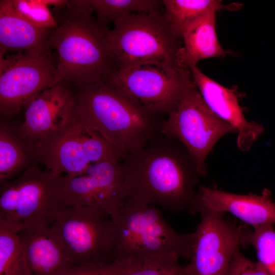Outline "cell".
Masks as SVG:
<instances>
[{
    "label": "cell",
    "mask_w": 275,
    "mask_h": 275,
    "mask_svg": "<svg viewBox=\"0 0 275 275\" xmlns=\"http://www.w3.org/2000/svg\"><path fill=\"white\" fill-rule=\"evenodd\" d=\"M121 163L126 198L158 205L172 212H198L201 176L193 157L177 140L160 134Z\"/></svg>",
    "instance_id": "1"
},
{
    "label": "cell",
    "mask_w": 275,
    "mask_h": 275,
    "mask_svg": "<svg viewBox=\"0 0 275 275\" xmlns=\"http://www.w3.org/2000/svg\"><path fill=\"white\" fill-rule=\"evenodd\" d=\"M56 11L58 26L49 39L50 48L56 51L53 85L79 87L108 80L117 70L104 43L108 29L97 24L88 0L68 1Z\"/></svg>",
    "instance_id": "2"
},
{
    "label": "cell",
    "mask_w": 275,
    "mask_h": 275,
    "mask_svg": "<svg viewBox=\"0 0 275 275\" xmlns=\"http://www.w3.org/2000/svg\"><path fill=\"white\" fill-rule=\"evenodd\" d=\"M75 115L123 155L140 150L160 135L163 120L109 81L74 87Z\"/></svg>",
    "instance_id": "3"
},
{
    "label": "cell",
    "mask_w": 275,
    "mask_h": 275,
    "mask_svg": "<svg viewBox=\"0 0 275 275\" xmlns=\"http://www.w3.org/2000/svg\"><path fill=\"white\" fill-rule=\"evenodd\" d=\"M111 219L114 234L113 261L143 262L169 256L189 259L192 233L175 230L155 206L128 198Z\"/></svg>",
    "instance_id": "4"
},
{
    "label": "cell",
    "mask_w": 275,
    "mask_h": 275,
    "mask_svg": "<svg viewBox=\"0 0 275 275\" xmlns=\"http://www.w3.org/2000/svg\"><path fill=\"white\" fill-rule=\"evenodd\" d=\"M106 31L104 43L117 70L144 64L182 67V40L172 32L159 12L124 15Z\"/></svg>",
    "instance_id": "5"
},
{
    "label": "cell",
    "mask_w": 275,
    "mask_h": 275,
    "mask_svg": "<svg viewBox=\"0 0 275 275\" xmlns=\"http://www.w3.org/2000/svg\"><path fill=\"white\" fill-rule=\"evenodd\" d=\"M58 177L35 165L1 184L0 226L17 233L34 226H49L67 206Z\"/></svg>",
    "instance_id": "6"
},
{
    "label": "cell",
    "mask_w": 275,
    "mask_h": 275,
    "mask_svg": "<svg viewBox=\"0 0 275 275\" xmlns=\"http://www.w3.org/2000/svg\"><path fill=\"white\" fill-rule=\"evenodd\" d=\"M49 227L74 266L113 261V225L106 212L94 207L67 206Z\"/></svg>",
    "instance_id": "7"
},
{
    "label": "cell",
    "mask_w": 275,
    "mask_h": 275,
    "mask_svg": "<svg viewBox=\"0 0 275 275\" xmlns=\"http://www.w3.org/2000/svg\"><path fill=\"white\" fill-rule=\"evenodd\" d=\"M160 132L185 147L204 177L206 159L215 144L223 136L237 131L209 108L192 80L176 108L163 120Z\"/></svg>",
    "instance_id": "8"
},
{
    "label": "cell",
    "mask_w": 275,
    "mask_h": 275,
    "mask_svg": "<svg viewBox=\"0 0 275 275\" xmlns=\"http://www.w3.org/2000/svg\"><path fill=\"white\" fill-rule=\"evenodd\" d=\"M40 163L54 176L80 175L91 165L121 161L123 155L99 133L82 123L75 113L62 131L38 147Z\"/></svg>",
    "instance_id": "9"
},
{
    "label": "cell",
    "mask_w": 275,
    "mask_h": 275,
    "mask_svg": "<svg viewBox=\"0 0 275 275\" xmlns=\"http://www.w3.org/2000/svg\"><path fill=\"white\" fill-rule=\"evenodd\" d=\"M51 51L0 54L1 117L14 120L38 95L53 86L56 61Z\"/></svg>",
    "instance_id": "10"
},
{
    "label": "cell",
    "mask_w": 275,
    "mask_h": 275,
    "mask_svg": "<svg viewBox=\"0 0 275 275\" xmlns=\"http://www.w3.org/2000/svg\"><path fill=\"white\" fill-rule=\"evenodd\" d=\"M192 80L189 68L144 64L117 70L107 81L125 91L150 113L169 115Z\"/></svg>",
    "instance_id": "11"
},
{
    "label": "cell",
    "mask_w": 275,
    "mask_h": 275,
    "mask_svg": "<svg viewBox=\"0 0 275 275\" xmlns=\"http://www.w3.org/2000/svg\"><path fill=\"white\" fill-rule=\"evenodd\" d=\"M200 222L192 233L189 263L184 275H226L231 259L241 245L243 225L226 221L223 213L199 210Z\"/></svg>",
    "instance_id": "12"
},
{
    "label": "cell",
    "mask_w": 275,
    "mask_h": 275,
    "mask_svg": "<svg viewBox=\"0 0 275 275\" xmlns=\"http://www.w3.org/2000/svg\"><path fill=\"white\" fill-rule=\"evenodd\" d=\"M121 161H101L91 165L81 175L58 176L63 203L94 207L113 217L126 199Z\"/></svg>",
    "instance_id": "13"
},
{
    "label": "cell",
    "mask_w": 275,
    "mask_h": 275,
    "mask_svg": "<svg viewBox=\"0 0 275 275\" xmlns=\"http://www.w3.org/2000/svg\"><path fill=\"white\" fill-rule=\"evenodd\" d=\"M76 99L73 86L58 82L45 89L24 107L19 125L37 147L65 129L73 120Z\"/></svg>",
    "instance_id": "14"
},
{
    "label": "cell",
    "mask_w": 275,
    "mask_h": 275,
    "mask_svg": "<svg viewBox=\"0 0 275 275\" xmlns=\"http://www.w3.org/2000/svg\"><path fill=\"white\" fill-rule=\"evenodd\" d=\"M194 83L209 108L237 131L238 148L248 151L264 128L259 123L249 121L238 102L236 89L226 88L203 73L198 67L190 69Z\"/></svg>",
    "instance_id": "15"
},
{
    "label": "cell",
    "mask_w": 275,
    "mask_h": 275,
    "mask_svg": "<svg viewBox=\"0 0 275 275\" xmlns=\"http://www.w3.org/2000/svg\"><path fill=\"white\" fill-rule=\"evenodd\" d=\"M197 198L198 212L201 208L229 212L253 229L275 224V203L266 188L260 195H240L200 186Z\"/></svg>",
    "instance_id": "16"
},
{
    "label": "cell",
    "mask_w": 275,
    "mask_h": 275,
    "mask_svg": "<svg viewBox=\"0 0 275 275\" xmlns=\"http://www.w3.org/2000/svg\"><path fill=\"white\" fill-rule=\"evenodd\" d=\"M17 234L32 275H61L74 266L49 226L28 227Z\"/></svg>",
    "instance_id": "17"
},
{
    "label": "cell",
    "mask_w": 275,
    "mask_h": 275,
    "mask_svg": "<svg viewBox=\"0 0 275 275\" xmlns=\"http://www.w3.org/2000/svg\"><path fill=\"white\" fill-rule=\"evenodd\" d=\"M39 164L37 147L23 132L19 123L1 117V185L14 179L28 168Z\"/></svg>",
    "instance_id": "18"
},
{
    "label": "cell",
    "mask_w": 275,
    "mask_h": 275,
    "mask_svg": "<svg viewBox=\"0 0 275 275\" xmlns=\"http://www.w3.org/2000/svg\"><path fill=\"white\" fill-rule=\"evenodd\" d=\"M52 30L34 25L14 10L9 0L0 1V54L13 50L49 51Z\"/></svg>",
    "instance_id": "19"
},
{
    "label": "cell",
    "mask_w": 275,
    "mask_h": 275,
    "mask_svg": "<svg viewBox=\"0 0 275 275\" xmlns=\"http://www.w3.org/2000/svg\"><path fill=\"white\" fill-rule=\"evenodd\" d=\"M216 11L211 10L194 22L184 32L179 53L180 65L190 69L202 60L223 58L231 53L221 45L216 31Z\"/></svg>",
    "instance_id": "20"
},
{
    "label": "cell",
    "mask_w": 275,
    "mask_h": 275,
    "mask_svg": "<svg viewBox=\"0 0 275 275\" xmlns=\"http://www.w3.org/2000/svg\"><path fill=\"white\" fill-rule=\"evenodd\" d=\"M163 17L173 33L182 40L184 32L211 10H233L240 5H224L219 0H163Z\"/></svg>",
    "instance_id": "21"
},
{
    "label": "cell",
    "mask_w": 275,
    "mask_h": 275,
    "mask_svg": "<svg viewBox=\"0 0 275 275\" xmlns=\"http://www.w3.org/2000/svg\"><path fill=\"white\" fill-rule=\"evenodd\" d=\"M90 7L97 14L96 21L104 29L119 18L134 13L158 12L162 1L157 0H88Z\"/></svg>",
    "instance_id": "22"
},
{
    "label": "cell",
    "mask_w": 275,
    "mask_h": 275,
    "mask_svg": "<svg viewBox=\"0 0 275 275\" xmlns=\"http://www.w3.org/2000/svg\"><path fill=\"white\" fill-rule=\"evenodd\" d=\"M0 275H32L17 233L0 226Z\"/></svg>",
    "instance_id": "23"
},
{
    "label": "cell",
    "mask_w": 275,
    "mask_h": 275,
    "mask_svg": "<svg viewBox=\"0 0 275 275\" xmlns=\"http://www.w3.org/2000/svg\"><path fill=\"white\" fill-rule=\"evenodd\" d=\"M241 245H249L256 251L258 262L269 275H275V229L267 226L251 229L243 225Z\"/></svg>",
    "instance_id": "24"
},
{
    "label": "cell",
    "mask_w": 275,
    "mask_h": 275,
    "mask_svg": "<svg viewBox=\"0 0 275 275\" xmlns=\"http://www.w3.org/2000/svg\"><path fill=\"white\" fill-rule=\"evenodd\" d=\"M14 10L34 25L42 29H54L58 26L48 6L42 0H9Z\"/></svg>",
    "instance_id": "25"
},
{
    "label": "cell",
    "mask_w": 275,
    "mask_h": 275,
    "mask_svg": "<svg viewBox=\"0 0 275 275\" xmlns=\"http://www.w3.org/2000/svg\"><path fill=\"white\" fill-rule=\"evenodd\" d=\"M180 258L169 256L147 260L125 275H184V266L179 263Z\"/></svg>",
    "instance_id": "26"
},
{
    "label": "cell",
    "mask_w": 275,
    "mask_h": 275,
    "mask_svg": "<svg viewBox=\"0 0 275 275\" xmlns=\"http://www.w3.org/2000/svg\"><path fill=\"white\" fill-rule=\"evenodd\" d=\"M140 263L129 260H114L109 263L73 266L61 275H125Z\"/></svg>",
    "instance_id": "27"
},
{
    "label": "cell",
    "mask_w": 275,
    "mask_h": 275,
    "mask_svg": "<svg viewBox=\"0 0 275 275\" xmlns=\"http://www.w3.org/2000/svg\"><path fill=\"white\" fill-rule=\"evenodd\" d=\"M226 275H269L258 262L246 257L238 248L234 253Z\"/></svg>",
    "instance_id": "28"
}]
</instances>
